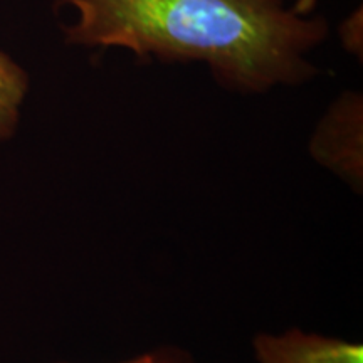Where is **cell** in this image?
Masks as SVG:
<instances>
[{"mask_svg": "<svg viewBox=\"0 0 363 363\" xmlns=\"http://www.w3.org/2000/svg\"><path fill=\"white\" fill-rule=\"evenodd\" d=\"M121 363H195L192 358L179 350H172V348H162V350L148 352L145 355H138L131 360Z\"/></svg>", "mask_w": 363, "mask_h": 363, "instance_id": "obj_5", "label": "cell"}, {"mask_svg": "<svg viewBox=\"0 0 363 363\" xmlns=\"http://www.w3.org/2000/svg\"><path fill=\"white\" fill-rule=\"evenodd\" d=\"M360 99L347 96L326 120L313 138L311 152L325 167L348 180L353 187L362 185V121Z\"/></svg>", "mask_w": 363, "mask_h": 363, "instance_id": "obj_2", "label": "cell"}, {"mask_svg": "<svg viewBox=\"0 0 363 363\" xmlns=\"http://www.w3.org/2000/svg\"><path fill=\"white\" fill-rule=\"evenodd\" d=\"M78 21L65 27L67 43L123 48L136 57L203 61L220 84L262 93L298 84L316 69L305 54L328 26L303 19L283 0H57Z\"/></svg>", "mask_w": 363, "mask_h": 363, "instance_id": "obj_1", "label": "cell"}, {"mask_svg": "<svg viewBox=\"0 0 363 363\" xmlns=\"http://www.w3.org/2000/svg\"><path fill=\"white\" fill-rule=\"evenodd\" d=\"M257 363H363L362 345L289 330L283 335H257Z\"/></svg>", "mask_w": 363, "mask_h": 363, "instance_id": "obj_3", "label": "cell"}, {"mask_svg": "<svg viewBox=\"0 0 363 363\" xmlns=\"http://www.w3.org/2000/svg\"><path fill=\"white\" fill-rule=\"evenodd\" d=\"M26 91L27 74L0 51V140L11 138L16 131Z\"/></svg>", "mask_w": 363, "mask_h": 363, "instance_id": "obj_4", "label": "cell"}]
</instances>
